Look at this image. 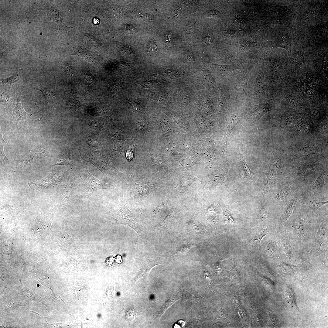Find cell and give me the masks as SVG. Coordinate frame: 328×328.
Instances as JSON below:
<instances>
[{
  "instance_id": "cell-9",
  "label": "cell",
  "mask_w": 328,
  "mask_h": 328,
  "mask_svg": "<svg viewBox=\"0 0 328 328\" xmlns=\"http://www.w3.org/2000/svg\"><path fill=\"white\" fill-rule=\"evenodd\" d=\"M44 149H33L25 158L19 162V164L24 165L31 164L36 159L43 157L44 155Z\"/></svg>"
},
{
  "instance_id": "cell-37",
  "label": "cell",
  "mask_w": 328,
  "mask_h": 328,
  "mask_svg": "<svg viewBox=\"0 0 328 328\" xmlns=\"http://www.w3.org/2000/svg\"><path fill=\"white\" fill-rule=\"evenodd\" d=\"M295 227L296 231L300 234H302L304 233V227L301 220L296 221L295 223Z\"/></svg>"
},
{
  "instance_id": "cell-24",
  "label": "cell",
  "mask_w": 328,
  "mask_h": 328,
  "mask_svg": "<svg viewBox=\"0 0 328 328\" xmlns=\"http://www.w3.org/2000/svg\"><path fill=\"white\" fill-rule=\"evenodd\" d=\"M115 43L117 48L123 54L128 56L133 54V51L128 46L121 42H115Z\"/></svg>"
},
{
  "instance_id": "cell-51",
  "label": "cell",
  "mask_w": 328,
  "mask_h": 328,
  "mask_svg": "<svg viewBox=\"0 0 328 328\" xmlns=\"http://www.w3.org/2000/svg\"><path fill=\"white\" fill-rule=\"evenodd\" d=\"M152 84L151 82L150 81H142L138 85L140 87H151Z\"/></svg>"
},
{
  "instance_id": "cell-20",
  "label": "cell",
  "mask_w": 328,
  "mask_h": 328,
  "mask_svg": "<svg viewBox=\"0 0 328 328\" xmlns=\"http://www.w3.org/2000/svg\"><path fill=\"white\" fill-rule=\"evenodd\" d=\"M149 96L151 98L160 102H164L168 99L167 94L163 92H152Z\"/></svg>"
},
{
  "instance_id": "cell-10",
  "label": "cell",
  "mask_w": 328,
  "mask_h": 328,
  "mask_svg": "<svg viewBox=\"0 0 328 328\" xmlns=\"http://www.w3.org/2000/svg\"><path fill=\"white\" fill-rule=\"evenodd\" d=\"M201 77L202 83L207 88L213 89L217 86V83L209 72H203Z\"/></svg>"
},
{
  "instance_id": "cell-54",
  "label": "cell",
  "mask_w": 328,
  "mask_h": 328,
  "mask_svg": "<svg viewBox=\"0 0 328 328\" xmlns=\"http://www.w3.org/2000/svg\"><path fill=\"white\" fill-rule=\"evenodd\" d=\"M130 65L126 63H121L119 64V67L121 68L127 69L129 67Z\"/></svg>"
},
{
  "instance_id": "cell-50",
  "label": "cell",
  "mask_w": 328,
  "mask_h": 328,
  "mask_svg": "<svg viewBox=\"0 0 328 328\" xmlns=\"http://www.w3.org/2000/svg\"><path fill=\"white\" fill-rule=\"evenodd\" d=\"M233 22L236 25H241L245 23V20L242 19L236 18L233 20Z\"/></svg>"
},
{
  "instance_id": "cell-40",
  "label": "cell",
  "mask_w": 328,
  "mask_h": 328,
  "mask_svg": "<svg viewBox=\"0 0 328 328\" xmlns=\"http://www.w3.org/2000/svg\"><path fill=\"white\" fill-rule=\"evenodd\" d=\"M223 210L225 219L226 223L230 224H234V220L227 210L224 209H223Z\"/></svg>"
},
{
  "instance_id": "cell-39",
  "label": "cell",
  "mask_w": 328,
  "mask_h": 328,
  "mask_svg": "<svg viewBox=\"0 0 328 328\" xmlns=\"http://www.w3.org/2000/svg\"><path fill=\"white\" fill-rule=\"evenodd\" d=\"M241 165L242 166L244 169L247 175L249 176L250 178L252 179L251 171L249 166H248L243 159H241Z\"/></svg>"
},
{
  "instance_id": "cell-23",
  "label": "cell",
  "mask_w": 328,
  "mask_h": 328,
  "mask_svg": "<svg viewBox=\"0 0 328 328\" xmlns=\"http://www.w3.org/2000/svg\"><path fill=\"white\" fill-rule=\"evenodd\" d=\"M174 215V210L173 209H172L165 219L156 227V229L157 230H161L168 226L172 220Z\"/></svg>"
},
{
  "instance_id": "cell-35",
  "label": "cell",
  "mask_w": 328,
  "mask_h": 328,
  "mask_svg": "<svg viewBox=\"0 0 328 328\" xmlns=\"http://www.w3.org/2000/svg\"><path fill=\"white\" fill-rule=\"evenodd\" d=\"M195 23L194 22H189L186 23L184 27L185 32L188 34L191 33L194 29Z\"/></svg>"
},
{
  "instance_id": "cell-44",
  "label": "cell",
  "mask_w": 328,
  "mask_h": 328,
  "mask_svg": "<svg viewBox=\"0 0 328 328\" xmlns=\"http://www.w3.org/2000/svg\"><path fill=\"white\" fill-rule=\"evenodd\" d=\"M325 174H322L319 176L315 181L313 186H317L321 185L324 182V176Z\"/></svg>"
},
{
  "instance_id": "cell-43",
  "label": "cell",
  "mask_w": 328,
  "mask_h": 328,
  "mask_svg": "<svg viewBox=\"0 0 328 328\" xmlns=\"http://www.w3.org/2000/svg\"><path fill=\"white\" fill-rule=\"evenodd\" d=\"M214 35L212 33L209 32L207 33L205 38V43L208 45H210L212 43Z\"/></svg>"
},
{
  "instance_id": "cell-25",
  "label": "cell",
  "mask_w": 328,
  "mask_h": 328,
  "mask_svg": "<svg viewBox=\"0 0 328 328\" xmlns=\"http://www.w3.org/2000/svg\"><path fill=\"white\" fill-rule=\"evenodd\" d=\"M283 251L288 258H290L293 254L292 249L289 241L287 239L282 241L281 244Z\"/></svg>"
},
{
  "instance_id": "cell-32",
  "label": "cell",
  "mask_w": 328,
  "mask_h": 328,
  "mask_svg": "<svg viewBox=\"0 0 328 328\" xmlns=\"http://www.w3.org/2000/svg\"><path fill=\"white\" fill-rule=\"evenodd\" d=\"M328 203V201L323 202H319L317 201L312 200H310L308 203V204L309 207L313 209H317L319 207L324 204Z\"/></svg>"
},
{
  "instance_id": "cell-22",
  "label": "cell",
  "mask_w": 328,
  "mask_h": 328,
  "mask_svg": "<svg viewBox=\"0 0 328 328\" xmlns=\"http://www.w3.org/2000/svg\"><path fill=\"white\" fill-rule=\"evenodd\" d=\"M315 148L313 146L304 148L300 149L297 152L295 157H300L312 155L315 152Z\"/></svg>"
},
{
  "instance_id": "cell-12",
  "label": "cell",
  "mask_w": 328,
  "mask_h": 328,
  "mask_svg": "<svg viewBox=\"0 0 328 328\" xmlns=\"http://www.w3.org/2000/svg\"><path fill=\"white\" fill-rule=\"evenodd\" d=\"M325 229L321 225L318 229L316 237V246L318 248V251L320 249L321 245L324 241L325 236Z\"/></svg>"
},
{
  "instance_id": "cell-3",
  "label": "cell",
  "mask_w": 328,
  "mask_h": 328,
  "mask_svg": "<svg viewBox=\"0 0 328 328\" xmlns=\"http://www.w3.org/2000/svg\"><path fill=\"white\" fill-rule=\"evenodd\" d=\"M83 182L85 196L89 199L92 194L98 190L107 189L115 190L113 186L104 183L94 177L87 169H85Z\"/></svg>"
},
{
  "instance_id": "cell-16",
  "label": "cell",
  "mask_w": 328,
  "mask_h": 328,
  "mask_svg": "<svg viewBox=\"0 0 328 328\" xmlns=\"http://www.w3.org/2000/svg\"><path fill=\"white\" fill-rule=\"evenodd\" d=\"M39 90L44 96L47 103L53 102L56 99V94L55 92L44 88H41Z\"/></svg>"
},
{
  "instance_id": "cell-30",
  "label": "cell",
  "mask_w": 328,
  "mask_h": 328,
  "mask_svg": "<svg viewBox=\"0 0 328 328\" xmlns=\"http://www.w3.org/2000/svg\"><path fill=\"white\" fill-rule=\"evenodd\" d=\"M63 66L69 77L72 79H74L76 76V73L72 66L67 62H64Z\"/></svg>"
},
{
  "instance_id": "cell-29",
  "label": "cell",
  "mask_w": 328,
  "mask_h": 328,
  "mask_svg": "<svg viewBox=\"0 0 328 328\" xmlns=\"http://www.w3.org/2000/svg\"><path fill=\"white\" fill-rule=\"evenodd\" d=\"M164 75L170 79H175L180 76V74L179 72L173 69H167L164 72Z\"/></svg>"
},
{
  "instance_id": "cell-53",
  "label": "cell",
  "mask_w": 328,
  "mask_h": 328,
  "mask_svg": "<svg viewBox=\"0 0 328 328\" xmlns=\"http://www.w3.org/2000/svg\"><path fill=\"white\" fill-rule=\"evenodd\" d=\"M185 324V322L183 320H179L178 322V323L176 324L175 326V328H179L181 327L184 326Z\"/></svg>"
},
{
  "instance_id": "cell-21",
  "label": "cell",
  "mask_w": 328,
  "mask_h": 328,
  "mask_svg": "<svg viewBox=\"0 0 328 328\" xmlns=\"http://www.w3.org/2000/svg\"><path fill=\"white\" fill-rule=\"evenodd\" d=\"M7 142L5 141L3 137L2 133L0 129V161L2 163H8L9 159L5 156L4 152V147Z\"/></svg>"
},
{
  "instance_id": "cell-1",
  "label": "cell",
  "mask_w": 328,
  "mask_h": 328,
  "mask_svg": "<svg viewBox=\"0 0 328 328\" xmlns=\"http://www.w3.org/2000/svg\"><path fill=\"white\" fill-rule=\"evenodd\" d=\"M111 218L113 223L127 225L133 229L140 236H143L147 232V229L139 223L128 208L122 193L120 195L118 207L112 214Z\"/></svg>"
},
{
  "instance_id": "cell-42",
  "label": "cell",
  "mask_w": 328,
  "mask_h": 328,
  "mask_svg": "<svg viewBox=\"0 0 328 328\" xmlns=\"http://www.w3.org/2000/svg\"><path fill=\"white\" fill-rule=\"evenodd\" d=\"M126 156L129 160H132L133 159L134 157V150L133 147H129L126 153Z\"/></svg>"
},
{
  "instance_id": "cell-15",
  "label": "cell",
  "mask_w": 328,
  "mask_h": 328,
  "mask_svg": "<svg viewBox=\"0 0 328 328\" xmlns=\"http://www.w3.org/2000/svg\"><path fill=\"white\" fill-rule=\"evenodd\" d=\"M239 121V116L236 114H233L231 117L230 122L229 123L228 125V130L227 132L226 133V135L225 136L226 143H227V139L231 133L232 131L233 130L234 128L237 124L238 123Z\"/></svg>"
},
{
  "instance_id": "cell-38",
  "label": "cell",
  "mask_w": 328,
  "mask_h": 328,
  "mask_svg": "<svg viewBox=\"0 0 328 328\" xmlns=\"http://www.w3.org/2000/svg\"><path fill=\"white\" fill-rule=\"evenodd\" d=\"M84 36L85 38L91 44H99V41L95 37L91 34L87 33H85Z\"/></svg>"
},
{
  "instance_id": "cell-56",
  "label": "cell",
  "mask_w": 328,
  "mask_h": 328,
  "mask_svg": "<svg viewBox=\"0 0 328 328\" xmlns=\"http://www.w3.org/2000/svg\"><path fill=\"white\" fill-rule=\"evenodd\" d=\"M93 23L96 25H97L99 23V19L97 18H95L93 19Z\"/></svg>"
},
{
  "instance_id": "cell-28",
  "label": "cell",
  "mask_w": 328,
  "mask_h": 328,
  "mask_svg": "<svg viewBox=\"0 0 328 328\" xmlns=\"http://www.w3.org/2000/svg\"><path fill=\"white\" fill-rule=\"evenodd\" d=\"M268 111V109L264 107H256L254 111V114L256 120L258 121L260 118Z\"/></svg>"
},
{
  "instance_id": "cell-45",
  "label": "cell",
  "mask_w": 328,
  "mask_h": 328,
  "mask_svg": "<svg viewBox=\"0 0 328 328\" xmlns=\"http://www.w3.org/2000/svg\"><path fill=\"white\" fill-rule=\"evenodd\" d=\"M288 190H282L279 192L277 194V198L280 200L284 199L288 195Z\"/></svg>"
},
{
  "instance_id": "cell-4",
  "label": "cell",
  "mask_w": 328,
  "mask_h": 328,
  "mask_svg": "<svg viewBox=\"0 0 328 328\" xmlns=\"http://www.w3.org/2000/svg\"><path fill=\"white\" fill-rule=\"evenodd\" d=\"M40 111L32 114L26 112L21 104L20 97H18L16 99L15 107L12 111V121L16 125L23 127L30 123L31 115Z\"/></svg>"
},
{
  "instance_id": "cell-7",
  "label": "cell",
  "mask_w": 328,
  "mask_h": 328,
  "mask_svg": "<svg viewBox=\"0 0 328 328\" xmlns=\"http://www.w3.org/2000/svg\"><path fill=\"white\" fill-rule=\"evenodd\" d=\"M45 7L47 12V20H52L55 21L60 27H67L64 24L59 15V10L51 6L49 3H46Z\"/></svg>"
},
{
  "instance_id": "cell-26",
  "label": "cell",
  "mask_w": 328,
  "mask_h": 328,
  "mask_svg": "<svg viewBox=\"0 0 328 328\" xmlns=\"http://www.w3.org/2000/svg\"><path fill=\"white\" fill-rule=\"evenodd\" d=\"M296 201V198L295 197L289 203L286 208L284 216V218L285 221H286L289 219L292 214Z\"/></svg>"
},
{
  "instance_id": "cell-19",
  "label": "cell",
  "mask_w": 328,
  "mask_h": 328,
  "mask_svg": "<svg viewBox=\"0 0 328 328\" xmlns=\"http://www.w3.org/2000/svg\"><path fill=\"white\" fill-rule=\"evenodd\" d=\"M146 51L151 57H155L158 52V46L156 43L154 41H150L146 47Z\"/></svg>"
},
{
  "instance_id": "cell-18",
  "label": "cell",
  "mask_w": 328,
  "mask_h": 328,
  "mask_svg": "<svg viewBox=\"0 0 328 328\" xmlns=\"http://www.w3.org/2000/svg\"><path fill=\"white\" fill-rule=\"evenodd\" d=\"M22 70L20 69L11 77L5 79H1V82L3 84H11L18 81L21 76Z\"/></svg>"
},
{
  "instance_id": "cell-5",
  "label": "cell",
  "mask_w": 328,
  "mask_h": 328,
  "mask_svg": "<svg viewBox=\"0 0 328 328\" xmlns=\"http://www.w3.org/2000/svg\"><path fill=\"white\" fill-rule=\"evenodd\" d=\"M62 172L50 173L48 176L36 183H28L30 187L33 190H39L57 184L63 178Z\"/></svg>"
},
{
  "instance_id": "cell-36",
  "label": "cell",
  "mask_w": 328,
  "mask_h": 328,
  "mask_svg": "<svg viewBox=\"0 0 328 328\" xmlns=\"http://www.w3.org/2000/svg\"><path fill=\"white\" fill-rule=\"evenodd\" d=\"M137 15L139 18L142 19L143 20L147 22H152L154 21V18L153 16L149 14H142L138 13Z\"/></svg>"
},
{
  "instance_id": "cell-17",
  "label": "cell",
  "mask_w": 328,
  "mask_h": 328,
  "mask_svg": "<svg viewBox=\"0 0 328 328\" xmlns=\"http://www.w3.org/2000/svg\"><path fill=\"white\" fill-rule=\"evenodd\" d=\"M269 233L268 229L266 228L262 231L257 234L252 238L247 241L246 243L250 244H259L263 237Z\"/></svg>"
},
{
  "instance_id": "cell-41",
  "label": "cell",
  "mask_w": 328,
  "mask_h": 328,
  "mask_svg": "<svg viewBox=\"0 0 328 328\" xmlns=\"http://www.w3.org/2000/svg\"><path fill=\"white\" fill-rule=\"evenodd\" d=\"M267 215V211L266 209L262 207L260 210L258 216V219L260 220L265 219Z\"/></svg>"
},
{
  "instance_id": "cell-13",
  "label": "cell",
  "mask_w": 328,
  "mask_h": 328,
  "mask_svg": "<svg viewBox=\"0 0 328 328\" xmlns=\"http://www.w3.org/2000/svg\"><path fill=\"white\" fill-rule=\"evenodd\" d=\"M275 267L280 273L285 275L291 274L298 268L297 266L289 265L284 262Z\"/></svg>"
},
{
  "instance_id": "cell-2",
  "label": "cell",
  "mask_w": 328,
  "mask_h": 328,
  "mask_svg": "<svg viewBox=\"0 0 328 328\" xmlns=\"http://www.w3.org/2000/svg\"><path fill=\"white\" fill-rule=\"evenodd\" d=\"M129 187L131 196L138 200L144 199L155 189L152 183L138 177L135 178Z\"/></svg>"
},
{
  "instance_id": "cell-52",
  "label": "cell",
  "mask_w": 328,
  "mask_h": 328,
  "mask_svg": "<svg viewBox=\"0 0 328 328\" xmlns=\"http://www.w3.org/2000/svg\"><path fill=\"white\" fill-rule=\"evenodd\" d=\"M8 96L4 93H2L1 96V101L2 102L6 103L8 101Z\"/></svg>"
},
{
  "instance_id": "cell-11",
  "label": "cell",
  "mask_w": 328,
  "mask_h": 328,
  "mask_svg": "<svg viewBox=\"0 0 328 328\" xmlns=\"http://www.w3.org/2000/svg\"><path fill=\"white\" fill-rule=\"evenodd\" d=\"M200 244H185L179 246L175 252L170 257L175 259L179 257L187 254L188 251L192 248Z\"/></svg>"
},
{
  "instance_id": "cell-8",
  "label": "cell",
  "mask_w": 328,
  "mask_h": 328,
  "mask_svg": "<svg viewBox=\"0 0 328 328\" xmlns=\"http://www.w3.org/2000/svg\"><path fill=\"white\" fill-rule=\"evenodd\" d=\"M211 69L217 75L220 77H223L227 74L239 69V68L234 65H220L212 63Z\"/></svg>"
},
{
  "instance_id": "cell-34",
  "label": "cell",
  "mask_w": 328,
  "mask_h": 328,
  "mask_svg": "<svg viewBox=\"0 0 328 328\" xmlns=\"http://www.w3.org/2000/svg\"><path fill=\"white\" fill-rule=\"evenodd\" d=\"M173 34L171 31H167L164 34L165 43L167 47L170 46L172 43Z\"/></svg>"
},
{
  "instance_id": "cell-6",
  "label": "cell",
  "mask_w": 328,
  "mask_h": 328,
  "mask_svg": "<svg viewBox=\"0 0 328 328\" xmlns=\"http://www.w3.org/2000/svg\"><path fill=\"white\" fill-rule=\"evenodd\" d=\"M74 54L83 58L92 63L97 64L99 62V59L95 53L82 46L77 48L74 51Z\"/></svg>"
},
{
  "instance_id": "cell-31",
  "label": "cell",
  "mask_w": 328,
  "mask_h": 328,
  "mask_svg": "<svg viewBox=\"0 0 328 328\" xmlns=\"http://www.w3.org/2000/svg\"><path fill=\"white\" fill-rule=\"evenodd\" d=\"M222 15V13L216 10H210L205 12L204 15V18L206 17H211L216 18H221Z\"/></svg>"
},
{
  "instance_id": "cell-55",
  "label": "cell",
  "mask_w": 328,
  "mask_h": 328,
  "mask_svg": "<svg viewBox=\"0 0 328 328\" xmlns=\"http://www.w3.org/2000/svg\"><path fill=\"white\" fill-rule=\"evenodd\" d=\"M187 56L190 59H193V56L192 53L190 52H189L187 54Z\"/></svg>"
},
{
  "instance_id": "cell-49",
  "label": "cell",
  "mask_w": 328,
  "mask_h": 328,
  "mask_svg": "<svg viewBox=\"0 0 328 328\" xmlns=\"http://www.w3.org/2000/svg\"><path fill=\"white\" fill-rule=\"evenodd\" d=\"M236 34L234 32L230 30L227 31L225 33V36L227 39H231L234 38L235 37Z\"/></svg>"
},
{
  "instance_id": "cell-27",
  "label": "cell",
  "mask_w": 328,
  "mask_h": 328,
  "mask_svg": "<svg viewBox=\"0 0 328 328\" xmlns=\"http://www.w3.org/2000/svg\"><path fill=\"white\" fill-rule=\"evenodd\" d=\"M277 247L275 241H272L268 244L266 249V254L270 257H273L275 253Z\"/></svg>"
},
{
  "instance_id": "cell-33",
  "label": "cell",
  "mask_w": 328,
  "mask_h": 328,
  "mask_svg": "<svg viewBox=\"0 0 328 328\" xmlns=\"http://www.w3.org/2000/svg\"><path fill=\"white\" fill-rule=\"evenodd\" d=\"M180 99L184 101H188L190 99V93L189 91L187 89L183 90L179 93Z\"/></svg>"
},
{
  "instance_id": "cell-46",
  "label": "cell",
  "mask_w": 328,
  "mask_h": 328,
  "mask_svg": "<svg viewBox=\"0 0 328 328\" xmlns=\"http://www.w3.org/2000/svg\"><path fill=\"white\" fill-rule=\"evenodd\" d=\"M120 87V84L118 83H115L112 85L109 88V91L111 93H116Z\"/></svg>"
},
{
  "instance_id": "cell-47",
  "label": "cell",
  "mask_w": 328,
  "mask_h": 328,
  "mask_svg": "<svg viewBox=\"0 0 328 328\" xmlns=\"http://www.w3.org/2000/svg\"><path fill=\"white\" fill-rule=\"evenodd\" d=\"M84 79L89 84L94 85L95 83V80L92 76L86 75L84 76Z\"/></svg>"
},
{
  "instance_id": "cell-14",
  "label": "cell",
  "mask_w": 328,
  "mask_h": 328,
  "mask_svg": "<svg viewBox=\"0 0 328 328\" xmlns=\"http://www.w3.org/2000/svg\"><path fill=\"white\" fill-rule=\"evenodd\" d=\"M120 29L126 34H134L138 32L140 27L137 24H129L122 26Z\"/></svg>"
},
{
  "instance_id": "cell-48",
  "label": "cell",
  "mask_w": 328,
  "mask_h": 328,
  "mask_svg": "<svg viewBox=\"0 0 328 328\" xmlns=\"http://www.w3.org/2000/svg\"><path fill=\"white\" fill-rule=\"evenodd\" d=\"M78 101L75 100L74 99H70L68 101L67 104L69 107H72L75 106L78 103Z\"/></svg>"
}]
</instances>
